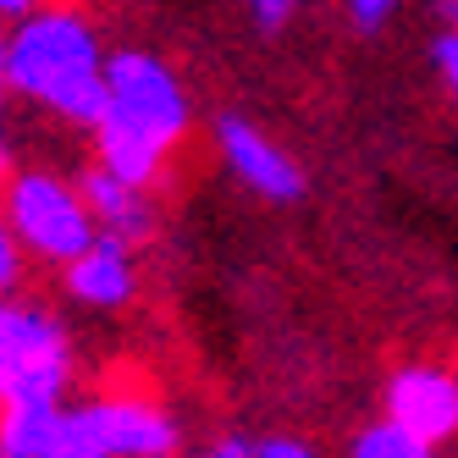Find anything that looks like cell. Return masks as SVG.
<instances>
[{
    "label": "cell",
    "mask_w": 458,
    "mask_h": 458,
    "mask_svg": "<svg viewBox=\"0 0 458 458\" xmlns=\"http://www.w3.org/2000/svg\"><path fill=\"white\" fill-rule=\"evenodd\" d=\"M254 458H315V447L293 442V437H266V442H254Z\"/></svg>",
    "instance_id": "10"
},
{
    "label": "cell",
    "mask_w": 458,
    "mask_h": 458,
    "mask_svg": "<svg viewBox=\"0 0 458 458\" xmlns=\"http://www.w3.org/2000/svg\"><path fill=\"white\" fill-rule=\"evenodd\" d=\"M6 226L17 243H28L39 259H55V266H67V259H78L94 243V221L78 199V188H67L61 177H45V172H22Z\"/></svg>",
    "instance_id": "3"
},
{
    "label": "cell",
    "mask_w": 458,
    "mask_h": 458,
    "mask_svg": "<svg viewBox=\"0 0 458 458\" xmlns=\"http://www.w3.org/2000/svg\"><path fill=\"white\" fill-rule=\"evenodd\" d=\"M72 414L106 458H172L177 453V420L160 409V398H149V392L116 386V392L89 398Z\"/></svg>",
    "instance_id": "4"
},
{
    "label": "cell",
    "mask_w": 458,
    "mask_h": 458,
    "mask_svg": "<svg viewBox=\"0 0 458 458\" xmlns=\"http://www.w3.org/2000/svg\"><path fill=\"white\" fill-rule=\"evenodd\" d=\"M437 67H442L447 89L458 94V28H453V34H442V39H437Z\"/></svg>",
    "instance_id": "12"
},
{
    "label": "cell",
    "mask_w": 458,
    "mask_h": 458,
    "mask_svg": "<svg viewBox=\"0 0 458 458\" xmlns=\"http://www.w3.org/2000/svg\"><path fill=\"white\" fill-rule=\"evenodd\" d=\"M72 381V348L39 310L0 304V403H61Z\"/></svg>",
    "instance_id": "2"
},
{
    "label": "cell",
    "mask_w": 458,
    "mask_h": 458,
    "mask_svg": "<svg viewBox=\"0 0 458 458\" xmlns=\"http://www.w3.org/2000/svg\"><path fill=\"white\" fill-rule=\"evenodd\" d=\"M216 139H221L226 166H233L249 188L271 193V199H293V193H299V172H293V160L276 144L259 139L254 127H243V122H216Z\"/></svg>",
    "instance_id": "6"
},
{
    "label": "cell",
    "mask_w": 458,
    "mask_h": 458,
    "mask_svg": "<svg viewBox=\"0 0 458 458\" xmlns=\"http://www.w3.org/2000/svg\"><path fill=\"white\" fill-rule=\"evenodd\" d=\"M437 447H425L420 437H409L403 425H392V420H376V425H365V431L353 437V447H348V458H431Z\"/></svg>",
    "instance_id": "8"
},
{
    "label": "cell",
    "mask_w": 458,
    "mask_h": 458,
    "mask_svg": "<svg viewBox=\"0 0 458 458\" xmlns=\"http://www.w3.org/2000/svg\"><path fill=\"white\" fill-rule=\"evenodd\" d=\"M17 182H22V172H17V160H12L6 139H0V221H6V210H12V193H17Z\"/></svg>",
    "instance_id": "9"
},
{
    "label": "cell",
    "mask_w": 458,
    "mask_h": 458,
    "mask_svg": "<svg viewBox=\"0 0 458 458\" xmlns=\"http://www.w3.org/2000/svg\"><path fill=\"white\" fill-rule=\"evenodd\" d=\"M67 293L94 310L127 304L133 299V259H127V249L111 238H94L78 259H67Z\"/></svg>",
    "instance_id": "7"
},
{
    "label": "cell",
    "mask_w": 458,
    "mask_h": 458,
    "mask_svg": "<svg viewBox=\"0 0 458 458\" xmlns=\"http://www.w3.org/2000/svg\"><path fill=\"white\" fill-rule=\"evenodd\" d=\"M34 12L39 17H55V22H83L89 0H34Z\"/></svg>",
    "instance_id": "13"
},
{
    "label": "cell",
    "mask_w": 458,
    "mask_h": 458,
    "mask_svg": "<svg viewBox=\"0 0 458 458\" xmlns=\"http://www.w3.org/2000/svg\"><path fill=\"white\" fill-rule=\"evenodd\" d=\"M193 458H254V442L249 437H216L210 447H199Z\"/></svg>",
    "instance_id": "11"
},
{
    "label": "cell",
    "mask_w": 458,
    "mask_h": 458,
    "mask_svg": "<svg viewBox=\"0 0 458 458\" xmlns=\"http://www.w3.org/2000/svg\"><path fill=\"white\" fill-rule=\"evenodd\" d=\"M386 420L425 447L458 437V376L442 365H403L386 381Z\"/></svg>",
    "instance_id": "5"
},
{
    "label": "cell",
    "mask_w": 458,
    "mask_h": 458,
    "mask_svg": "<svg viewBox=\"0 0 458 458\" xmlns=\"http://www.w3.org/2000/svg\"><path fill=\"white\" fill-rule=\"evenodd\" d=\"M34 0H0V17H17V12H28Z\"/></svg>",
    "instance_id": "15"
},
{
    "label": "cell",
    "mask_w": 458,
    "mask_h": 458,
    "mask_svg": "<svg viewBox=\"0 0 458 458\" xmlns=\"http://www.w3.org/2000/svg\"><path fill=\"white\" fill-rule=\"evenodd\" d=\"M386 6H392V0H353V17L370 28V22H381V17H386Z\"/></svg>",
    "instance_id": "14"
},
{
    "label": "cell",
    "mask_w": 458,
    "mask_h": 458,
    "mask_svg": "<svg viewBox=\"0 0 458 458\" xmlns=\"http://www.w3.org/2000/svg\"><path fill=\"white\" fill-rule=\"evenodd\" d=\"M6 78L72 122H100L106 111V72L83 22L34 17L6 45Z\"/></svg>",
    "instance_id": "1"
}]
</instances>
